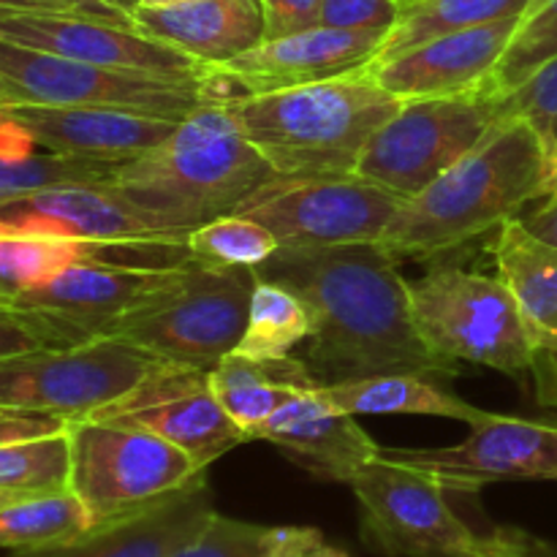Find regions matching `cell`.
Here are the masks:
<instances>
[{
	"mask_svg": "<svg viewBox=\"0 0 557 557\" xmlns=\"http://www.w3.org/2000/svg\"><path fill=\"white\" fill-rule=\"evenodd\" d=\"M267 20V38L286 36L319 25L321 0H259Z\"/></svg>",
	"mask_w": 557,
	"mask_h": 557,
	"instance_id": "ab89813d",
	"label": "cell"
},
{
	"mask_svg": "<svg viewBox=\"0 0 557 557\" xmlns=\"http://www.w3.org/2000/svg\"><path fill=\"white\" fill-rule=\"evenodd\" d=\"M253 272L292 288L313 313L302 362L319 384L386 373L457 375L419 337L408 281L375 243L277 248Z\"/></svg>",
	"mask_w": 557,
	"mask_h": 557,
	"instance_id": "6da1fadb",
	"label": "cell"
},
{
	"mask_svg": "<svg viewBox=\"0 0 557 557\" xmlns=\"http://www.w3.org/2000/svg\"><path fill=\"white\" fill-rule=\"evenodd\" d=\"M20 234L92 245L109 264L183 267L188 239L163 232L107 183H74L0 205Z\"/></svg>",
	"mask_w": 557,
	"mask_h": 557,
	"instance_id": "8fae6325",
	"label": "cell"
},
{
	"mask_svg": "<svg viewBox=\"0 0 557 557\" xmlns=\"http://www.w3.org/2000/svg\"><path fill=\"white\" fill-rule=\"evenodd\" d=\"M69 441V490L85 506L92 531L156 509L207 473L180 446L139 428L74 419Z\"/></svg>",
	"mask_w": 557,
	"mask_h": 557,
	"instance_id": "52a82bcc",
	"label": "cell"
},
{
	"mask_svg": "<svg viewBox=\"0 0 557 557\" xmlns=\"http://www.w3.org/2000/svg\"><path fill=\"white\" fill-rule=\"evenodd\" d=\"M557 201V139L544 141V158H542V201Z\"/></svg>",
	"mask_w": 557,
	"mask_h": 557,
	"instance_id": "7bdbcfd3",
	"label": "cell"
},
{
	"mask_svg": "<svg viewBox=\"0 0 557 557\" xmlns=\"http://www.w3.org/2000/svg\"><path fill=\"white\" fill-rule=\"evenodd\" d=\"M139 33L169 44L201 65H221L267 38L259 0H185L174 5H139L131 14Z\"/></svg>",
	"mask_w": 557,
	"mask_h": 557,
	"instance_id": "603a6c76",
	"label": "cell"
},
{
	"mask_svg": "<svg viewBox=\"0 0 557 557\" xmlns=\"http://www.w3.org/2000/svg\"><path fill=\"white\" fill-rule=\"evenodd\" d=\"M0 38L107 69L205 79V65L136 27L79 14L0 11Z\"/></svg>",
	"mask_w": 557,
	"mask_h": 557,
	"instance_id": "ac0fdd59",
	"label": "cell"
},
{
	"mask_svg": "<svg viewBox=\"0 0 557 557\" xmlns=\"http://www.w3.org/2000/svg\"><path fill=\"white\" fill-rule=\"evenodd\" d=\"M3 302H9V297H5V294L0 292V305H3Z\"/></svg>",
	"mask_w": 557,
	"mask_h": 557,
	"instance_id": "681fc988",
	"label": "cell"
},
{
	"mask_svg": "<svg viewBox=\"0 0 557 557\" xmlns=\"http://www.w3.org/2000/svg\"><path fill=\"white\" fill-rule=\"evenodd\" d=\"M85 419L147 430L180 446L205 471L234 446L245 444L243 433L212 395L210 370L190 364L158 362L134 389Z\"/></svg>",
	"mask_w": 557,
	"mask_h": 557,
	"instance_id": "2e32d148",
	"label": "cell"
},
{
	"mask_svg": "<svg viewBox=\"0 0 557 557\" xmlns=\"http://www.w3.org/2000/svg\"><path fill=\"white\" fill-rule=\"evenodd\" d=\"M183 267L79 261L41 286L11 294L9 305L30 321L47 348L82 346L112 337L125 315L166 288Z\"/></svg>",
	"mask_w": 557,
	"mask_h": 557,
	"instance_id": "5bb4252c",
	"label": "cell"
},
{
	"mask_svg": "<svg viewBox=\"0 0 557 557\" xmlns=\"http://www.w3.org/2000/svg\"><path fill=\"white\" fill-rule=\"evenodd\" d=\"M557 58V0H531L520 16L509 47L500 54L487 87L500 98L515 92L522 82L531 79L542 65Z\"/></svg>",
	"mask_w": 557,
	"mask_h": 557,
	"instance_id": "1f68e13d",
	"label": "cell"
},
{
	"mask_svg": "<svg viewBox=\"0 0 557 557\" xmlns=\"http://www.w3.org/2000/svg\"><path fill=\"white\" fill-rule=\"evenodd\" d=\"M90 531V517L71 490L30 495L0 509V549L33 553L60 547Z\"/></svg>",
	"mask_w": 557,
	"mask_h": 557,
	"instance_id": "f1b7e54d",
	"label": "cell"
},
{
	"mask_svg": "<svg viewBox=\"0 0 557 557\" xmlns=\"http://www.w3.org/2000/svg\"><path fill=\"white\" fill-rule=\"evenodd\" d=\"M47 343L41 341L30 321L14 308V305L3 302L0 305V362L5 359L25 357V354L41 351Z\"/></svg>",
	"mask_w": 557,
	"mask_h": 557,
	"instance_id": "60d3db41",
	"label": "cell"
},
{
	"mask_svg": "<svg viewBox=\"0 0 557 557\" xmlns=\"http://www.w3.org/2000/svg\"><path fill=\"white\" fill-rule=\"evenodd\" d=\"M522 223L536 234L544 243L555 245L557 248V201H547V205H539L533 212L520 215Z\"/></svg>",
	"mask_w": 557,
	"mask_h": 557,
	"instance_id": "b9f144b4",
	"label": "cell"
},
{
	"mask_svg": "<svg viewBox=\"0 0 557 557\" xmlns=\"http://www.w3.org/2000/svg\"><path fill=\"white\" fill-rule=\"evenodd\" d=\"M348 487L362 511V539L386 557H555L522 531L479 533L449 504V490L379 451Z\"/></svg>",
	"mask_w": 557,
	"mask_h": 557,
	"instance_id": "5b68a950",
	"label": "cell"
},
{
	"mask_svg": "<svg viewBox=\"0 0 557 557\" xmlns=\"http://www.w3.org/2000/svg\"><path fill=\"white\" fill-rule=\"evenodd\" d=\"M528 5L531 0H411V3H403L400 20L386 33L384 47L375 60L395 58L417 44L446 36V33L522 16Z\"/></svg>",
	"mask_w": 557,
	"mask_h": 557,
	"instance_id": "83f0119b",
	"label": "cell"
},
{
	"mask_svg": "<svg viewBox=\"0 0 557 557\" xmlns=\"http://www.w3.org/2000/svg\"><path fill=\"white\" fill-rule=\"evenodd\" d=\"M109 5H114V9H120V11H125V14H134L136 9H139V0H107Z\"/></svg>",
	"mask_w": 557,
	"mask_h": 557,
	"instance_id": "bcb514c9",
	"label": "cell"
},
{
	"mask_svg": "<svg viewBox=\"0 0 557 557\" xmlns=\"http://www.w3.org/2000/svg\"><path fill=\"white\" fill-rule=\"evenodd\" d=\"M517 25L520 16H509L490 25L446 33L395 58L375 60L364 71L400 101L471 92L487 85Z\"/></svg>",
	"mask_w": 557,
	"mask_h": 557,
	"instance_id": "ffe728a7",
	"label": "cell"
},
{
	"mask_svg": "<svg viewBox=\"0 0 557 557\" xmlns=\"http://www.w3.org/2000/svg\"><path fill=\"white\" fill-rule=\"evenodd\" d=\"M321 384L294 392L270 422L259 441L275 444L288 460L326 482L351 484V479L375 460L381 446L357 424V417L326 403Z\"/></svg>",
	"mask_w": 557,
	"mask_h": 557,
	"instance_id": "44dd1931",
	"label": "cell"
},
{
	"mask_svg": "<svg viewBox=\"0 0 557 557\" xmlns=\"http://www.w3.org/2000/svg\"><path fill=\"white\" fill-rule=\"evenodd\" d=\"M313 335V313L308 305L275 281L259 277L250 297L248 324L234 354L259 362H277L292 357L299 343Z\"/></svg>",
	"mask_w": 557,
	"mask_h": 557,
	"instance_id": "4316f807",
	"label": "cell"
},
{
	"mask_svg": "<svg viewBox=\"0 0 557 557\" xmlns=\"http://www.w3.org/2000/svg\"><path fill=\"white\" fill-rule=\"evenodd\" d=\"M504 120V98L487 85L460 96L403 101L368 141L354 174L408 201L476 150Z\"/></svg>",
	"mask_w": 557,
	"mask_h": 557,
	"instance_id": "9c48e42d",
	"label": "cell"
},
{
	"mask_svg": "<svg viewBox=\"0 0 557 557\" xmlns=\"http://www.w3.org/2000/svg\"><path fill=\"white\" fill-rule=\"evenodd\" d=\"M400 14V0H321L319 25L389 33Z\"/></svg>",
	"mask_w": 557,
	"mask_h": 557,
	"instance_id": "8d00e7d4",
	"label": "cell"
},
{
	"mask_svg": "<svg viewBox=\"0 0 557 557\" xmlns=\"http://www.w3.org/2000/svg\"><path fill=\"white\" fill-rule=\"evenodd\" d=\"M11 103H20V101H16V96H14V90L9 87V82L0 76V109L11 107Z\"/></svg>",
	"mask_w": 557,
	"mask_h": 557,
	"instance_id": "f6af8a7d",
	"label": "cell"
},
{
	"mask_svg": "<svg viewBox=\"0 0 557 557\" xmlns=\"http://www.w3.org/2000/svg\"><path fill=\"white\" fill-rule=\"evenodd\" d=\"M161 359L120 337L0 362V408L85 419L134 389Z\"/></svg>",
	"mask_w": 557,
	"mask_h": 557,
	"instance_id": "7c38bea8",
	"label": "cell"
},
{
	"mask_svg": "<svg viewBox=\"0 0 557 557\" xmlns=\"http://www.w3.org/2000/svg\"><path fill=\"white\" fill-rule=\"evenodd\" d=\"M403 199L357 177H275L239 215L270 228L281 248L373 245L400 212Z\"/></svg>",
	"mask_w": 557,
	"mask_h": 557,
	"instance_id": "4fadbf2b",
	"label": "cell"
},
{
	"mask_svg": "<svg viewBox=\"0 0 557 557\" xmlns=\"http://www.w3.org/2000/svg\"><path fill=\"white\" fill-rule=\"evenodd\" d=\"M487 253L520 308L536 403L557 408V248L511 218L490 234Z\"/></svg>",
	"mask_w": 557,
	"mask_h": 557,
	"instance_id": "d6986e66",
	"label": "cell"
},
{
	"mask_svg": "<svg viewBox=\"0 0 557 557\" xmlns=\"http://www.w3.org/2000/svg\"><path fill=\"white\" fill-rule=\"evenodd\" d=\"M185 3V0H139V5H174Z\"/></svg>",
	"mask_w": 557,
	"mask_h": 557,
	"instance_id": "c3c4849f",
	"label": "cell"
},
{
	"mask_svg": "<svg viewBox=\"0 0 557 557\" xmlns=\"http://www.w3.org/2000/svg\"><path fill=\"white\" fill-rule=\"evenodd\" d=\"M400 3H411V0H400Z\"/></svg>",
	"mask_w": 557,
	"mask_h": 557,
	"instance_id": "f907efd6",
	"label": "cell"
},
{
	"mask_svg": "<svg viewBox=\"0 0 557 557\" xmlns=\"http://www.w3.org/2000/svg\"><path fill=\"white\" fill-rule=\"evenodd\" d=\"M71 479L69 430L0 446V490L20 495L65 493Z\"/></svg>",
	"mask_w": 557,
	"mask_h": 557,
	"instance_id": "4dcf8cb0",
	"label": "cell"
},
{
	"mask_svg": "<svg viewBox=\"0 0 557 557\" xmlns=\"http://www.w3.org/2000/svg\"><path fill=\"white\" fill-rule=\"evenodd\" d=\"M286 531L288 528L256 525L212 511L205 528L172 557H270L281 547Z\"/></svg>",
	"mask_w": 557,
	"mask_h": 557,
	"instance_id": "e575fe53",
	"label": "cell"
},
{
	"mask_svg": "<svg viewBox=\"0 0 557 557\" xmlns=\"http://www.w3.org/2000/svg\"><path fill=\"white\" fill-rule=\"evenodd\" d=\"M79 261H103L101 250L76 239L9 234L0 237V292L5 297L47 283Z\"/></svg>",
	"mask_w": 557,
	"mask_h": 557,
	"instance_id": "f546056e",
	"label": "cell"
},
{
	"mask_svg": "<svg viewBox=\"0 0 557 557\" xmlns=\"http://www.w3.org/2000/svg\"><path fill=\"white\" fill-rule=\"evenodd\" d=\"M449 493H479L495 482H557V419L490 413L468 438L438 449H381Z\"/></svg>",
	"mask_w": 557,
	"mask_h": 557,
	"instance_id": "9a60e30c",
	"label": "cell"
},
{
	"mask_svg": "<svg viewBox=\"0 0 557 557\" xmlns=\"http://www.w3.org/2000/svg\"><path fill=\"white\" fill-rule=\"evenodd\" d=\"M3 11H49V14H79L92 20H107L114 25L134 27L125 11L114 9L107 0H0Z\"/></svg>",
	"mask_w": 557,
	"mask_h": 557,
	"instance_id": "f35d334b",
	"label": "cell"
},
{
	"mask_svg": "<svg viewBox=\"0 0 557 557\" xmlns=\"http://www.w3.org/2000/svg\"><path fill=\"white\" fill-rule=\"evenodd\" d=\"M542 136L525 120L506 117L476 150L403 201L375 245L395 261H433L498 232L542 201Z\"/></svg>",
	"mask_w": 557,
	"mask_h": 557,
	"instance_id": "3957f363",
	"label": "cell"
},
{
	"mask_svg": "<svg viewBox=\"0 0 557 557\" xmlns=\"http://www.w3.org/2000/svg\"><path fill=\"white\" fill-rule=\"evenodd\" d=\"M0 114L14 120L36 145L103 163L134 161L166 139L177 123L107 107H41L11 103Z\"/></svg>",
	"mask_w": 557,
	"mask_h": 557,
	"instance_id": "7402d4cb",
	"label": "cell"
},
{
	"mask_svg": "<svg viewBox=\"0 0 557 557\" xmlns=\"http://www.w3.org/2000/svg\"><path fill=\"white\" fill-rule=\"evenodd\" d=\"M408 297L419 337L446 364H482L515 381L531 379L520 308L498 272L438 264L408 281Z\"/></svg>",
	"mask_w": 557,
	"mask_h": 557,
	"instance_id": "8992f818",
	"label": "cell"
},
{
	"mask_svg": "<svg viewBox=\"0 0 557 557\" xmlns=\"http://www.w3.org/2000/svg\"><path fill=\"white\" fill-rule=\"evenodd\" d=\"M120 163L90 161L65 152H30L16 161L0 158V205L74 183H107Z\"/></svg>",
	"mask_w": 557,
	"mask_h": 557,
	"instance_id": "836d02e7",
	"label": "cell"
},
{
	"mask_svg": "<svg viewBox=\"0 0 557 557\" xmlns=\"http://www.w3.org/2000/svg\"><path fill=\"white\" fill-rule=\"evenodd\" d=\"M250 267H201L188 261L166 288L128 313L112 337L161 362L215 368L237 348L256 288Z\"/></svg>",
	"mask_w": 557,
	"mask_h": 557,
	"instance_id": "ba28073f",
	"label": "cell"
},
{
	"mask_svg": "<svg viewBox=\"0 0 557 557\" xmlns=\"http://www.w3.org/2000/svg\"><path fill=\"white\" fill-rule=\"evenodd\" d=\"M319 384L302 359H277V362H259V359L226 354L215 368H210V389L218 406L223 408L234 428L243 433L245 444L259 441L261 428L272 419V413L302 386Z\"/></svg>",
	"mask_w": 557,
	"mask_h": 557,
	"instance_id": "d4e9b609",
	"label": "cell"
},
{
	"mask_svg": "<svg viewBox=\"0 0 557 557\" xmlns=\"http://www.w3.org/2000/svg\"><path fill=\"white\" fill-rule=\"evenodd\" d=\"M506 117L525 120L544 141L557 139V58L504 98Z\"/></svg>",
	"mask_w": 557,
	"mask_h": 557,
	"instance_id": "d590c367",
	"label": "cell"
},
{
	"mask_svg": "<svg viewBox=\"0 0 557 557\" xmlns=\"http://www.w3.org/2000/svg\"><path fill=\"white\" fill-rule=\"evenodd\" d=\"M384 38L386 33L375 30L305 27L286 36L264 38L228 63L205 65V85L212 101H232L335 79L368 69L379 58Z\"/></svg>",
	"mask_w": 557,
	"mask_h": 557,
	"instance_id": "e0dca14e",
	"label": "cell"
},
{
	"mask_svg": "<svg viewBox=\"0 0 557 557\" xmlns=\"http://www.w3.org/2000/svg\"><path fill=\"white\" fill-rule=\"evenodd\" d=\"M305 557H351V555H346V553H343V549H337V547H332V544H326L324 536H321L319 542H315L313 547H310V553L305 555Z\"/></svg>",
	"mask_w": 557,
	"mask_h": 557,
	"instance_id": "ee69618b",
	"label": "cell"
},
{
	"mask_svg": "<svg viewBox=\"0 0 557 557\" xmlns=\"http://www.w3.org/2000/svg\"><path fill=\"white\" fill-rule=\"evenodd\" d=\"M0 76L20 103L41 107H107L180 123L205 103H215L205 79L147 71L107 69L0 38Z\"/></svg>",
	"mask_w": 557,
	"mask_h": 557,
	"instance_id": "30bf717a",
	"label": "cell"
},
{
	"mask_svg": "<svg viewBox=\"0 0 557 557\" xmlns=\"http://www.w3.org/2000/svg\"><path fill=\"white\" fill-rule=\"evenodd\" d=\"M226 103L275 177H343L403 101L362 69Z\"/></svg>",
	"mask_w": 557,
	"mask_h": 557,
	"instance_id": "277c9868",
	"label": "cell"
},
{
	"mask_svg": "<svg viewBox=\"0 0 557 557\" xmlns=\"http://www.w3.org/2000/svg\"><path fill=\"white\" fill-rule=\"evenodd\" d=\"M22 498H30V495H20V493H5V490H0V509L9 504H14V500H22Z\"/></svg>",
	"mask_w": 557,
	"mask_h": 557,
	"instance_id": "7dc6e473",
	"label": "cell"
},
{
	"mask_svg": "<svg viewBox=\"0 0 557 557\" xmlns=\"http://www.w3.org/2000/svg\"><path fill=\"white\" fill-rule=\"evenodd\" d=\"M281 248L275 234L239 212L215 218L188 234V256L201 267H259Z\"/></svg>",
	"mask_w": 557,
	"mask_h": 557,
	"instance_id": "d6a6232c",
	"label": "cell"
},
{
	"mask_svg": "<svg viewBox=\"0 0 557 557\" xmlns=\"http://www.w3.org/2000/svg\"><path fill=\"white\" fill-rule=\"evenodd\" d=\"M275 180L226 101L205 103L166 139L120 163L107 180L158 228L188 239L194 228L237 212Z\"/></svg>",
	"mask_w": 557,
	"mask_h": 557,
	"instance_id": "7a4b0ae2",
	"label": "cell"
},
{
	"mask_svg": "<svg viewBox=\"0 0 557 557\" xmlns=\"http://www.w3.org/2000/svg\"><path fill=\"white\" fill-rule=\"evenodd\" d=\"M319 389L332 408L351 417L411 413V417L457 419L471 428L490 417V411L462 400L455 392L441 386L435 375L424 373L368 375V379L341 381V384H321Z\"/></svg>",
	"mask_w": 557,
	"mask_h": 557,
	"instance_id": "484cf974",
	"label": "cell"
},
{
	"mask_svg": "<svg viewBox=\"0 0 557 557\" xmlns=\"http://www.w3.org/2000/svg\"><path fill=\"white\" fill-rule=\"evenodd\" d=\"M69 424H71V419L58 417V413L14 411V408H0V446L65 433V430H69Z\"/></svg>",
	"mask_w": 557,
	"mask_h": 557,
	"instance_id": "74e56055",
	"label": "cell"
},
{
	"mask_svg": "<svg viewBox=\"0 0 557 557\" xmlns=\"http://www.w3.org/2000/svg\"><path fill=\"white\" fill-rule=\"evenodd\" d=\"M212 511L215 509L205 473L156 509L109 528H98L71 544L33 549L16 557H172L205 528Z\"/></svg>",
	"mask_w": 557,
	"mask_h": 557,
	"instance_id": "cb8c5ba5",
	"label": "cell"
}]
</instances>
